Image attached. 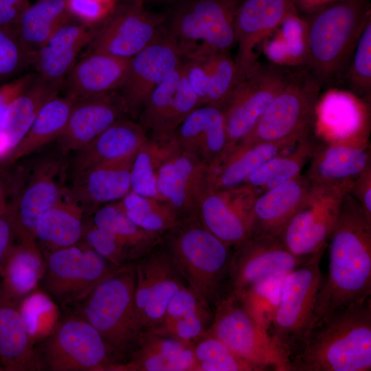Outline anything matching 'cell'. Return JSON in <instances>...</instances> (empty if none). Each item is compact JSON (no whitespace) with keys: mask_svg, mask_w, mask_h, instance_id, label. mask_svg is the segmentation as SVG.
Instances as JSON below:
<instances>
[{"mask_svg":"<svg viewBox=\"0 0 371 371\" xmlns=\"http://www.w3.org/2000/svg\"><path fill=\"white\" fill-rule=\"evenodd\" d=\"M291 147L271 142L234 146L208 166L207 190L220 191L245 184L260 165Z\"/></svg>","mask_w":371,"mask_h":371,"instance_id":"obj_30","label":"cell"},{"mask_svg":"<svg viewBox=\"0 0 371 371\" xmlns=\"http://www.w3.org/2000/svg\"><path fill=\"white\" fill-rule=\"evenodd\" d=\"M182 71L183 61L154 88L142 109L140 124L150 135L169 134L167 125Z\"/></svg>","mask_w":371,"mask_h":371,"instance_id":"obj_43","label":"cell"},{"mask_svg":"<svg viewBox=\"0 0 371 371\" xmlns=\"http://www.w3.org/2000/svg\"><path fill=\"white\" fill-rule=\"evenodd\" d=\"M344 80L357 94H370L371 14L368 17L358 38Z\"/></svg>","mask_w":371,"mask_h":371,"instance_id":"obj_47","label":"cell"},{"mask_svg":"<svg viewBox=\"0 0 371 371\" xmlns=\"http://www.w3.org/2000/svg\"><path fill=\"white\" fill-rule=\"evenodd\" d=\"M172 135L181 150L209 166L226 148L222 109L210 104L197 107L180 123Z\"/></svg>","mask_w":371,"mask_h":371,"instance_id":"obj_25","label":"cell"},{"mask_svg":"<svg viewBox=\"0 0 371 371\" xmlns=\"http://www.w3.org/2000/svg\"><path fill=\"white\" fill-rule=\"evenodd\" d=\"M163 243L186 284L214 313L227 295L232 247L207 231L197 216L183 221Z\"/></svg>","mask_w":371,"mask_h":371,"instance_id":"obj_4","label":"cell"},{"mask_svg":"<svg viewBox=\"0 0 371 371\" xmlns=\"http://www.w3.org/2000/svg\"><path fill=\"white\" fill-rule=\"evenodd\" d=\"M0 279V371L37 370L34 340L21 308Z\"/></svg>","mask_w":371,"mask_h":371,"instance_id":"obj_27","label":"cell"},{"mask_svg":"<svg viewBox=\"0 0 371 371\" xmlns=\"http://www.w3.org/2000/svg\"><path fill=\"white\" fill-rule=\"evenodd\" d=\"M311 186L305 175L301 173L259 194L250 214L249 236L279 237Z\"/></svg>","mask_w":371,"mask_h":371,"instance_id":"obj_24","label":"cell"},{"mask_svg":"<svg viewBox=\"0 0 371 371\" xmlns=\"http://www.w3.org/2000/svg\"><path fill=\"white\" fill-rule=\"evenodd\" d=\"M76 100L68 95H58L45 104L21 141L5 155L6 163L12 164L56 139Z\"/></svg>","mask_w":371,"mask_h":371,"instance_id":"obj_36","label":"cell"},{"mask_svg":"<svg viewBox=\"0 0 371 371\" xmlns=\"http://www.w3.org/2000/svg\"><path fill=\"white\" fill-rule=\"evenodd\" d=\"M43 257L45 269L38 288L62 306L77 304L118 269L82 240Z\"/></svg>","mask_w":371,"mask_h":371,"instance_id":"obj_10","label":"cell"},{"mask_svg":"<svg viewBox=\"0 0 371 371\" xmlns=\"http://www.w3.org/2000/svg\"><path fill=\"white\" fill-rule=\"evenodd\" d=\"M45 269V259L37 245L18 243L3 266L1 282L7 291L22 301L36 291Z\"/></svg>","mask_w":371,"mask_h":371,"instance_id":"obj_40","label":"cell"},{"mask_svg":"<svg viewBox=\"0 0 371 371\" xmlns=\"http://www.w3.org/2000/svg\"><path fill=\"white\" fill-rule=\"evenodd\" d=\"M321 89L306 67L293 69L258 122L236 146L265 142L295 146L310 135Z\"/></svg>","mask_w":371,"mask_h":371,"instance_id":"obj_7","label":"cell"},{"mask_svg":"<svg viewBox=\"0 0 371 371\" xmlns=\"http://www.w3.org/2000/svg\"><path fill=\"white\" fill-rule=\"evenodd\" d=\"M370 149L352 144H320L305 176L311 184L352 183L371 164Z\"/></svg>","mask_w":371,"mask_h":371,"instance_id":"obj_31","label":"cell"},{"mask_svg":"<svg viewBox=\"0 0 371 371\" xmlns=\"http://www.w3.org/2000/svg\"><path fill=\"white\" fill-rule=\"evenodd\" d=\"M16 240L14 225L7 205L0 211V279L5 260Z\"/></svg>","mask_w":371,"mask_h":371,"instance_id":"obj_54","label":"cell"},{"mask_svg":"<svg viewBox=\"0 0 371 371\" xmlns=\"http://www.w3.org/2000/svg\"><path fill=\"white\" fill-rule=\"evenodd\" d=\"M124 111L121 95L113 91L77 100L56 139L60 152L65 154L83 148L120 119Z\"/></svg>","mask_w":371,"mask_h":371,"instance_id":"obj_22","label":"cell"},{"mask_svg":"<svg viewBox=\"0 0 371 371\" xmlns=\"http://www.w3.org/2000/svg\"><path fill=\"white\" fill-rule=\"evenodd\" d=\"M148 135L140 124L119 119L83 148L76 151L71 172L76 176L98 164L137 151Z\"/></svg>","mask_w":371,"mask_h":371,"instance_id":"obj_29","label":"cell"},{"mask_svg":"<svg viewBox=\"0 0 371 371\" xmlns=\"http://www.w3.org/2000/svg\"><path fill=\"white\" fill-rule=\"evenodd\" d=\"M135 262L117 269L77 304L76 313L98 330L112 351L117 363L115 371L129 359L144 334L135 304Z\"/></svg>","mask_w":371,"mask_h":371,"instance_id":"obj_5","label":"cell"},{"mask_svg":"<svg viewBox=\"0 0 371 371\" xmlns=\"http://www.w3.org/2000/svg\"><path fill=\"white\" fill-rule=\"evenodd\" d=\"M30 5L29 0H0V28H14Z\"/></svg>","mask_w":371,"mask_h":371,"instance_id":"obj_55","label":"cell"},{"mask_svg":"<svg viewBox=\"0 0 371 371\" xmlns=\"http://www.w3.org/2000/svg\"><path fill=\"white\" fill-rule=\"evenodd\" d=\"M62 87L63 82L45 80L36 74L30 86L10 104L0 124L8 153L21 141L45 104L59 95Z\"/></svg>","mask_w":371,"mask_h":371,"instance_id":"obj_35","label":"cell"},{"mask_svg":"<svg viewBox=\"0 0 371 371\" xmlns=\"http://www.w3.org/2000/svg\"><path fill=\"white\" fill-rule=\"evenodd\" d=\"M209 77L207 104L222 108L238 82L235 59L229 52H221L200 58Z\"/></svg>","mask_w":371,"mask_h":371,"instance_id":"obj_45","label":"cell"},{"mask_svg":"<svg viewBox=\"0 0 371 371\" xmlns=\"http://www.w3.org/2000/svg\"><path fill=\"white\" fill-rule=\"evenodd\" d=\"M71 21L65 0H39L25 10L14 29L23 47L34 55Z\"/></svg>","mask_w":371,"mask_h":371,"instance_id":"obj_37","label":"cell"},{"mask_svg":"<svg viewBox=\"0 0 371 371\" xmlns=\"http://www.w3.org/2000/svg\"><path fill=\"white\" fill-rule=\"evenodd\" d=\"M179 149L172 133L148 135L146 141L136 152L133 161L131 191L162 200L157 188L156 174L160 166Z\"/></svg>","mask_w":371,"mask_h":371,"instance_id":"obj_38","label":"cell"},{"mask_svg":"<svg viewBox=\"0 0 371 371\" xmlns=\"http://www.w3.org/2000/svg\"><path fill=\"white\" fill-rule=\"evenodd\" d=\"M183 67L187 80L196 95L200 106L207 104L209 77L203 60L200 58H184Z\"/></svg>","mask_w":371,"mask_h":371,"instance_id":"obj_51","label":"cell"},{"mask_svg":"<svg viewBox=\"0 0 371 371\" xmlns=\"http://www.w3.org/2000/svg\"><path fill=\"white\" fill-rule=\"evenodd\" d=\"M292 71L273 63H258L237 83L221 108L227 135L223 153L233 148L251 131L287 82Z\"/></svg>","mask_w":371,"mask_h":371,"instance_id":"obj_13","label":"cell"},{"mask_svg":"<svg viewBox=\"0 0 371 371\" xmlns=\"http://www.w3.org/2000/svg\"><path fill=\"white\" fill-rule=\"evenodd\" d=\"M296 145L291 152L284 151L263 162L249 175L245 184L260 194L300 175L320 144L309 135Z\"/></svg>","mask_w":371,"mask_h":371,"instance_id":"obj_39","label":"cell"},{"mask_svg":"<svg viewBox=\"0 0 371 371\" xmlns=\"http://www.w3.org/2000/svg\"><path fill=\"white\" fill-rule=\"evenodd\" d=\"M300 14H310L338 0H292Z\"/></svg>","mask_w":371,"mask_h":371,"instance_id":"obj_56","label":"cell"},{"mask_svg":"<svg viewBox=\"0 0 371 371\" xmlns=\"http://www.w3.org/2000/svg\"><path fill=\"white\" fill-rule=\"evenodd\" d=\"M295 12L292 0H240L234 16L238 82L258 64L257 47Z\"/></svg>","mask_w":371,"mask_h":371,"instance_id":"obj_18","label":"cell"},{"mask_svg":"<svg viewBox=\"0 0 371 371\" xmlns=\"http://www.w3.org/2000/svg\"><path fill=\"white\" fill-rule=\"evenodd\" d=\"M322 255L300 258L292 254L278 236H249L234 246L227 295L240 296L258 282L286 275Z\"/></svg>","mask_w":371,"mask_h":371,"instance_id":"obj_16","label":"cell"},{"mask_svg":"<svg viewBox=\"0 0 371 371\" xmlns=\"http://www.w3.org/2000/svg\"><path fill=\"white\" fill-rule=\"evenodd\" d=\"M151 2H157V3H174L178 0H146Z\"/></svg>","mask_w":371,"mask_h":371,"instance_id":"obj_58","label":"cell"},{"mask_svg":"<svg viewBox=\"0 0 371 371\" xmlns=\"http://www.w3.org/2000/svg\"><path fill=\"white\" fill-rule=\"evenodd\" d=\"M240 0H178L166 14L164 31L184 58L229 52L236 44L234 16Z\"/></svg>","mask_w":371,"mask_h":371,"instance_id":"obj_6","label":"cell"},{"mask_svg":"<svg viewBox=\"0 0 371 371\" xmlns=\"http://www.w3.org/2000/svg\"><path fill=\"white\" fill-rule=\"evenodd\" d=\"M166 14L146 10L143 3L115 4L109 14L96 24L87 53H103L131 58L163 32Z\"/></svg>","mask_w":371,"mask_h":371,"instance_id":"obj_14","label":"cell"},{"mask_svg":"<svg viewBox=\"0 0 371 371\" xmlns=\"http://www.w3.org/2000/svg\"><path fill=\"white\" fill-rule=\"evenodd\" d=\"M208 165L180 148L156 174L158 193L184 221L197 216L200 200L208 190Z\"/></svg>","mask_w":371,"mask_h":371,"instance_id":"obj_21","label":"cell"},{"mask_svg":"<svg viewBox=\"0 0 371 371\" xmlns=\"http://www.w3.org/2000/svg\"><path fill=\"white\" fill-rule=\"evenodd\" d=\"M130 58L103 53H87L63 82L65 95L76 100L111 92L123 86Z\"/></svg>","mask_w":371,"mask_h":371,"instance_id":"obj_26","label":"cell"},{"mask_svg":"<svg viewBox=\"0 0 371 371\" xmlns=\"http://www.w3.org/2000/svg\"><path fill=\"white\" fill-rule=\"evenodd\" d=\"M135 304L145 333L161 322L171 299L187 284L164 243L135 261Z\"/></svg>","mask_w":371,"mask_h":371,"instance_id":"obj_17","label":"cell"},{"mask_svg":"<svg viewBox=\"0 0 371 371\" xmlns=\"http://www.w3.org/2000/svg\"><path fill=\"white\" fill-rule=\"evenodd\" d=\"M213 314L186 285L171 299L161 322L147 332L193 344L210 327Z\"/></svg>","mask_w":371,"mask_h":371,"instance_id":"obj_33","label":"cell"},{"mask_svg":"<svg viewBox=\"0 0 371 371\" xmlns=\"http://www.w3.org/2000/svg\"><path fill=\"white\" fill-rule=\"evenodd\" d=\"M192 344L151 333H144L129 359L116 371H194Z\"/></svg>","mask_w":371,"mask_h":371,"instance_id":"obj_32","label":"cell"},{"mask_svg":"<svg viewBox=\"0 0 371 371\" xmlns=\"http://www.w3.org/2000/svg\"><path fill=\"white\" fill-rule=\"evenodd\" d=\"M95 25L71 21L60 28L34 53L32 65L36 73L45 80L63 82L80 52L93 37Z\"/></svg>","mask_w":371,"mask_h":371,"instance_id":"obj_28","label":"cell"},{"mask_svg":"<svg viewBox=\"0 0 371 371\" xmlns=\"http://www.w3.org/2000/svg\"><path fill=\"white\" fill-rule=\"evenodd\" d=\"M349 193L371 220V164L353 181Z\"/></svg>","mask_w":371,"mask_h":371,"instance_id":"obj_53","label":"cell"},{"mask_svg":"<svg viewBox=\"0 0 371 371\" xmlns=\"http://www.w3.org/2000/svg\"><path fill=\"white\" fill-rule=\"evenodd\" d=\"M82 240L116 267L136 261L130 251L113 235L92 222L85 225Z\"/></svg>","mask_w":371,"mask_h":371,"instance_id":"obj_49","label":"cell"},{"mask_svg":"<svg viewBox=\"0 0 371 371\" xmlns=\"http://www.w3.org/2000/svg\"><path fill=\"white\" fill-rule=\"evenodd\" d=\"M65 3L73 19L88 25L102 21L115 4L107 0H65Z\"/></svg>","mask_w":371,"mask_h":371,"instance_id":"obj_50","label":"cell"},{"mask_svg":"<svg viewBox=\"0 0 371 371\" xmlns=\"http://www.w3.org/2000/svg\"><path fill=\"white\" fill-rule=\"evenodd\" d=\"M37 370L115 371L117 361L98 330L77 313L60 319L34 345Z\"/></svg>","mask_w":371,"mask_h":371,"instance_id":"obj_8","label":"cell"},{"mask_svg":"<svg viewBox=\"0 0 371 371\" xmlns=\"http://www.w3.org/2000/svg\"><path fill=\"white\" fill-rule=\"evenodd\" d=\"M321 257L316 256L286 276L279 304L267 329L289 359L314 323L324 278Z\"/></svg>","mask_w":371,"mask_h":371,"instance_id":"obj_11","label":"cell"},{"mask_svg":"<svg viewBox=\"0 0 371 371\" xmlns=\"http://www.w3.org/2000/svg\"><path fill=\"white\" fill-rule=\"evenodd\" d=\"M91 222L113 235L136 261L164 242V236L148 232L131 221L117 201L97 208Z\"/></svg>","mask_w":371,"mask_h":371,"instance_id":"obj_41","label":"cell"},{"mask_svg":"<svg viewBox=\"0 0 371 371\" xmlns=\"http://www.w3.org/2000/svg\"><path fill=\"white\" fill-rule=\"evenodd\" d=\"M123 2H130V3H143L146 1V0H121Z\"/></svg>","mask_w":371,"mask_h":371,"instance_id":"obj_59","label":"cell"},{"mask_svg":"<svg viewBox=\"0 0 371 371\" xmlns=\"http://www.w3.org/2000/svg\"><path fill=\"white\" fill-rule=\"evenodd\" d=\"M289 362L291 371H370L371 297L324 315Z\"/></svg>","mask_w":371,"mask_h":371,"instance_id":"obj_2","label":"cell"},{"mask_svg":"<svg viewBox=\"0 0 371 371\" xmlns=\"http://www.w3.org/2000/svg\"><path fill=\"white\" fill-rule=\"evenodd\" d=\"M126 216L141 228L165 236L182 221L167 202L130 191L117 201Z\"/></svg>","mask_w":371,"mask_h":371,"instance_id":"obj_42","label":"cell"},{"mask_svg":"<svg viewBox=\"0 0 371 371\" xmlns=\"http://www.w3.org/2000/svg\"><path fill=\"white\" fill-rule=\"evenodd\" d=\"M36 73L21 75L0 85V124L10 104L32 82Z\"/></svg>","mask_w":371,"mask_h":371,"instance_id":"obj_52","label":"cell"},{"mask_svg":"<svg viewBox=\"0 0 371 371\" xmlns=\"http://www.w3.org/2000/svg\"><path fill=\"white\" fill-rule=\"evenodd\" d=\"M370 14L369 0H338L304 15L306 67L322 88L344 80L355 45Z\"/></svg>","mask_w":371,"mask_h":371,"instance_id":"obj_3","label":"cell"},{"mask_svg":"<svg viewBox=\"0 0 371 371\" xmlns=\"http://www.w3.org/2000/svg\"><path fill=\"white\" fill-rule=\"evenodd\" d=\"M352 183L312 184L279 236L292 254L305 258L322 254L343 197L349 192Z\"/></svg>","mask_w":371,"mask_h":371,"instance_id":"obj_12","label":"cell"},{"mask_svg":"<svg viewBox=\"0 0 371 371\" xmlns=\"http://www.w3.org/2000/svg\"><path fill=\"white\" fill-rule=\"evenodd\" d=\"M206 332L261 371H291L288 355L236 295H227L215 307Z\"/></svg>","mask_w":371,"mask_h":371,"instance_id":"obj_9","label":"cell"},{"mask_svg":"<svg viewBox=\"0 0 371 371\" xmlns=\"http://www.w3.org/2000/svg\"><path fill=\"white\" fill-rule=\"evenodd\" d=\"M183 54L164 31L149 45L130 58L120 94L126 111L136 115L154 88L182 63Z\"/></svg>","mask_w":371,"mask_h":371,"instance_id":"obj_19","label":"cell"},{"mask_svg":"<svg viewBox=\"0 0 371 371\" xmlns=\"http://www.w3.org/2000/svg\"><path fill=\"white\" fill-rule=\"evenodd\" d=\"M6 205L7 203L5 201V189L0 180V211H1Z\"/></svg>","mask_w":371,"mask_h":371,"instance_id":"obj_57","label":"cell"},{"mask_svg":"<svg viewBox=\"0 0 371 371\" xmlns=\"http://www.w3.org/2000/svg\"><path fill=\"white\" fill-rule=\"evenodd\" d=\"M328 242V270L313 326L329 312L371 297V220L349 192L343 197Z\"/></svg>","mask_w":371,"mask_h":371,"instance_id":"obj_1","label":"cell"},{"mask_svg":"<svg viewBox=\"0 0 371 371\" xmlns=\"http://www.w3.org/2000/svg\"><path fill=\"white\" fill-rule=\"evenodd\" d=\"M194 371H261L205 332L192 344Z\"/></svg>","mask_w":371,"mask_h":371,"instance_id":"obj_44","label":"cell"},{"mask_svg":"<svg viewBox=\"0 0 371 371\" xmlns=\"http://www.w3.org/2000/svg\"><path fill=\"white\" fill-rule=\"evenodd\" d=\"M66 164L61 156H47L36 161L30 176L13 201L8 204L18 243L36 245L34 228L41 216L63 199Z\"/></svg>","mask_w":371,"mask_h":371,"instance_id":"obj_15","label":"cell"},{"mask_svg":"<svg viewBox=\"0 0 371 371\" xmlns=\"http://www.w3.org/2000/svg\"><path fill=\"white\" fill-rule=\"evenodd\" d=\"M286 275L267 278L238 296L267 330L279 304Z\"/></svg>","mask_w":371,"mask_h":371,"instance_id":"obj_46","label":"cell"},{"mask_svg":"<svg viewBox=\"0 0 371 371\" xmlns=\"http://www.w3.org/2000/svg\"><path fill=\"white\" fill-rule=\"evenodd\" d=\"M259 192L247 184L220 190H207L199 203L197 217L210 233L229 246L250 236V214Z\"/></svg>","mask_w":371,"mask_h":371,"instance_id":"obj_20","label":"cell"},{"mask_svg":"<svg viewBox=\"0 0 371 371\" xmlns=\"http://www.w3.org/2000/svg\"><path fill=\"white\" fill-rule=\"evenodd\" d=\"M107 1H111V2L115 3V0H107Z\"/></svg>","mask_w":371,"mask_h":371,"instance_id":"obj_60","label":"cell"},{"mask_svg":"<svg viewBox=\"0 0 371 371\" xmlns=\"http://www.w3.org/2000/svg\"><path fill=\"white\" fill-rule=\"evenodd\" d=\"M83 207L69 198L41 215L34 228V240L43 256L82 240L86 225Z\"/></svg>","mask_w":371,"mask_h":371,"instance_id":"obj_34","label":"cell"},{"mask_svg":"<svg viewBox=\"0 0 371 371\" xmlns=\"http://www.w3.org/2000/svg\"><path fill=\"white\" fill-rule=\"evenodd\" d=\"M135 153L98 164L74 176L65 195L84 210L121 200L131 191V170Z\"/></svg>","mask_w":371,"mask_h":371,"instance_id":"obj_23","label":"cell"},{"mask_svg":"<svg viewBox=\"0 0 371 371\" xmlns=\"http://www.w3.org/2000/svg\"><path fill=\"white\" fill-rule=\"evenodd\" d=\"M34 55L22 45L14 28H0V85L21 76Z\"/></svg>","mask_w":371,"mask_h":371,"instance_id":"obj_48","label":"cell"}]
</instances>
